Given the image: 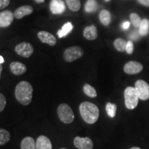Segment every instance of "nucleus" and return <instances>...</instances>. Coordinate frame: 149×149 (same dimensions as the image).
Masks as SVG:
<instances>
[{
    "label": "nucleus",
    "instance_id": "obj_1",
    "mask_svg": "<svg viewBox=\"0 0 149 149\" xmlns=\"http://www.w3.org/2000/svg\"><path fill=\"white\" fill-rule=\"evenodd\" d=\"M33 88L32 85L26 81H20L16 86L15 95L16 100L22 105L27 106L31 102L33 98Z\"/></svg>",
    "mask_w": 149,
    "mask_h": 149
},
{
    "label": "nucleus",
    "instance_id": "obj_2",
    "mask_svg": "<svg viewBox=\"0 0 149 149\" xmlns=\"http://www.w3.org/2000/svg\"><path fill=\"white\" fill-rule=\"evenodd\" d=\"M79 113L84 121L90 124L95 123L100 115L98 107L89 102H84L80 104Z\"/></svg>",
    "mask_w": 149,
    "mask_h": 149
},
{
    "label": "nucleus",
    "instance_id": "obj_3",
    "mask_svg": "<svg viewBox=\"0 0 149 149\" xmlns=\"http://www.w3.org/2000/svg\"><path fill=\"white\" fill-rule=\"evenodd\" d=\"M139 97L135 88L128 86L124 91V102L128 109H134L138 104Z\"/></svg>",
    "mask_w": 149,
    "mask_h": 149
},
{
    "label": "nucleus",
    "instance_id": "obj_4",
    "mask_svg": "<svg viewBox=\"0 0 149 149\" xmlns=\"http://www.w3.org/2000/svg\"><path fill=\"white\" fill-rule=\"evenodd\" d=\"M57 115L59 120L64 124H70L73 122L74 115L73 111L68 104H61L57 108Z\"/></svg>",
    "mask_w": 149,
    "mask_h": 149
},
{
    "label": "nucleus",
    "instance_id": "obj_5",
    "mask_svg": "<svg viewBox=\"0 0 149 149\" xmlns=\"http://www.w3.org/2000/svg\"><path fill=\"white\" fill-rule=\"evenodd\" d=\"M84 55L83 49L79 46H70L64 52L63 57L66 62H72Z\"/></svg>",
    "mask_w": 149,
    "mask_h": 149
},
{
    "label": "nucleus",
    "instance_id": "obj_6",
    "mask_svg": "<svg viewBox=\"0 0 149 149\" xmlns=\"http://www.w3.org/2000/svg\"><path fill=\"white\" fill-rule=\"evenodd\" d=\"M15 51L21 57L29 58L34 53V48L29 42H22L15 47Z\"/></svg>",
    "mask_w": 149,
    "mask_h": 149
},
{
    "label": "nucleus",
    "instance_id": "obj_7",
    "mask_svg": "<svg viewBox=\"0 0 149 149\" xmlns=\"http://www.w3.org/2000/svg\"><path fill=\"white\" fill-rule=\"evenodd\" d=\"M135 88L139 100H147L149 99V85L144 80L139 79L135 82Z\"/></svg>",
    "mask_w": 149,
    "mask_h": 149
},
{
    "label": "nucleus",
    "instance_id": "obj_8",
    "mask_svg": "<svg viewBox=\"0 0 149 149\" xmlns=\"http://www.w3.org/2000/svg\"><path fill=\"white\" fill-rule=\"evenodd\" d=\"M142 70V64L135 61H128L124 66V71L126 74H135L139 73Z\"/></svg>",
    "mask_w": 149,
    "mask_h": 149
},
{
    "label": "nucleus",
    "instance_id": "obj_9",
    "mask_svg": "<svg viewBox=\"0 0 149 149\" xmlns=\"http://www.w3.org/2000/svg\"><path fill=\"white\" fill-rule=\"evenodd\" d=\"M74 145L78 149H93V143L88 137H75L74 139Z\"/></svg>",
    "mask_w": 149,
    "mask_h": 149
},
{
    "label": "nucleus",
    "instance_id": "obj_10",
    "mask_svg": "<svg viewBox=\"0 0 149 149\" xmlns=\"http://www.w3.org/2000/svg\"><path fill=\"white\" fill-rule=\"evenodd\" d=\"M14 13L10 10H3L0 12V28L8 27L13 22Z\"/></svg>",
    "mask_w": 149,
    "mask_h": 149
},
{
    "label": "nucleus",
    "instance_id": "obj_11",
    "mask_svg": "<svg viewBox=\"0 0 149 149\" xmlns=\"http://www.w3.org/2000/svg\"><path fill=\"white\" fill-rule=\"evenodd\" d=\"M37 37H38L39 40L44 44H48L51 46H55L57 44V39L55 38V37L47 31H40L37 33Z\"/></svg>",
    "mask_w": 149,
    "mask_h": 149
},
{
    "label": "nucleus",
    "instance_id": "obj_12",
    "mask_svg": "<svg viewBox=\"0 0 149 149\" xmlns=\"http://www.w3.org/2000/svg\"><path fill=\"white\" fill-rule=\"evenodd\" d=\"M50 10L55 15L62 14L66 10V6L63 0H51L50 3Z\"/></svg>",
    "mask_w": 149,
    "mask_h": 149
},
{
    "label": "nucleus",
    "instance_id": "obj_13",
    "mask_svg": "<svg viewBox=\"0 0 149 149\" xmlns=\"http://www.w3.org/2000/svg\"><path fill=\"white\" fill-rule=\"evenodd\" d=\"M33 12V8L31 6L25 5L19 7L15 10L14 16L17 19L23 18L24 17L29 15L32 14Z\"/></svg>",
    "mask_w": 149,
    "mask_h": 149
},
{
    "label": "nucleus",
    "instance_id": "obj_14",
    "mask_svg": "<svg viewBox=\"0 0 149 149\" xmlns=\"http://www.w3.org/2000/svg\"><path fill=\"white\" fill-rule=\"evenodd\" d=\"M83 35L88 40L92 41L96 40L98 37L97 27L95 25H91L86 26L84 29Z\"/></svg>",
    "mask_w": 149,
    "mask_h": 149
},
{
    "label": "nucleus",
    "instance_id": "obj_15",
    "mask_svg": "<svg viewBox=\"0 0 149 149\" xmlns=\"http://www.w3.org/2000/svg\"><path fill=\"white\" fill-rule=\"evenodd\" d=\"M10 68L13 74L15 75H21L26 71V66L19 61H13L10 64Z\"/></svg>",
    "mask_w": 149,
    "mask_h": 149
},
{
    "label": "nucleus",
    "instance_id": "obj_16",
    "mask_svg": "<svg viewBox=\"0 0 149 149\" xmlns=\"http://www.w3.org/2000/svg\"><path fill=\"white\" fill-rule=\"evenodd\" d=\"M36 149H52L51 140L44 135H41L36 141Z\"/></svg>",
    "mask_w": 149,
    "mask_h": 149
},
{
    "label": "nucleus",
    "instance_id": "obj_17",
    "mask_svg": "<svg viewBox=\"0 0 149 149\" xmlns=\"http://www.w3.org/2000/svg\"><path fill=\"white\" fill-rule=\"evenodd\" d=\"M99 18H100V22L104 26H109L111 22V13L107 10H102L100 13Z\"/></svg>",
    "mask_w": 149,
    "mask_h": 149
},
{
    "label": "nucleus",
    "instance_id": "obj_18",
    "mask_svg": "<svg viewBox=\"0 0 149 149\" xmlns=\"http://www.w3.org/2000/svg\"><path fill=\"white\" fill-rule=\"evenodd\" d=\"M21 149H36V142L31 137H26L21 142Z\"/></svg>",
    "mask_w": 149,
    "mask_h": 149
},
{
    "label": "nucleus",
    "instance_id": "obj_19",
    "mask_svg": "<svg viewBox=\"0 0 149 149\" xmlns=\"http://www.w3.org/2000/svg\"><path fill=\"white\" fill-rule=\"evenodd\" d=\"M72 24L70 23V22H67L66 24H65L64 26H63L61 29L57 31V35L59 38H62V37H66L67 35L69 34V33L71 32L72 30Z\"/></svg>",
    "mask_w": 149,
    "mask_h": 149
},
{
    "label": "nucleus",
    "instance_id": "obj_20",
    "mask_svg": "<svg viewBox=\"0 0 149 149\" xmlns=\"http://www.w3.org/2000/svg\"><path fill=\"white\" fill-rule=\"evenodd\" d=\"M149 31V20L143 19L139 28V33L141 36H146Z\"/></svg>",
    "mask_w": 149,
    "mask_h": 149
},
{
    "label": "nucleus",
    "instance_id": "obj_21",
    "mask_svg": "<svg viewBox=\"0 0 149 149\" xmlns=\"http://www.w3.org/2000/svg\"><path fill=\"white\" fill-rule=\"evenodd\" d=\"M65 1L68 8L73 12H77L81 8L80 0H65Z\"/></svg>",
    "mask_w": 149,
    "mask_h": 149
},
{
    "label": "nucleus",
    "instance_id": "obj_22",
    "mask_svg": "<svg viewBox=\"0 0 149 149\" xmlns=\"http://www.w3.org/2000/svg\"><path fill=\"white\" fill-rule=\"evenodd\" d=\"M126 44H127V42L122 38H117L113 42V45H114L115 49L120 52H124L126 51Z\"/></svg>",
    "mask_w": 149,
    "mask_h": 149
},
{
    "label": "nucleus",
    "instance_id": "obj_23",
    "mask_svg": "<svg viewBox=\"0 0 149 149\" xmlns=\"http://www.w3.org/2000/svg\"><path fill=\"white\" fill-rule=\"evenodd\" d=\"M97 8V2L96 1V0H87L85 3L86 12L89 13L95 12Z\"/></svg>",
    "mask_w": 149,
    "mask_h": 149
},
{
    "label": "nucleus",
    "instance_id": "obj_24",
    "mask_svg": "<svg viewBox=\"0 0 149 149\" xmlns=\"http://www.w3.org/2000/svg\"><path fill=\"white\" fill-rule=\"evenodd\" d=\"M83 91L87 96L90 97H96L97 95L95 88L88 84H85L83 87Z\"/></svg>",
    "mask_w": 149,
    "mask_h": 149
},
{
    "label": "nucleus",
    "instance_id": "obj_25",
    "mask_svg": "<svg viewBox=\"0 0 149 149\" xmlns=\"http://www.w3.org/2000/svg\"><path fill=\"white\" fill-rule=\"evenodd\" d=\"M10 139V135L6 130L0 128V146L6 144Z\"/></svg>",
    "mask_w": 149,
    "mask_h": 149
},
{
    "label": "nucleus",
    "instance_id": "obj_26",
    "mask_svg": "<svg viewBox=\"0 0 149 149\" xmlns=\"http://www.w3.org/2000/svg\"><path fill=\"white\" fill-rule=\"evenodd\" d=\"M106 111H107V115L110 117L113 118L116 115L117 111V105L115 104H112L111 102H108L106 105Z\"/></svg>",
    "mask_w": 149,
    "mask_h": 149
},
{
    "label": "nucleus",
    "instance_id": "obj_27",
    "mask_svg": "<svg viewBox=\"0 0 149 149\" xmlns=\"http://www.w3.org/2000/svg\"><path fill=\"white\" fill-rule=\"evenodd\" d=\"M130 19L133 26L137 28V29H139L141 22V19L140 18V17L137 13H133L130 15Z\"/></svg>",
    "mask_w": 149,
    "mask_h": 149
},
{
    "label": "nucleus",
    "instance_id": "obj_28",
    "mask_svg": "<svg viewBox=\"0 0 149 149\" xmlns=\"http://www.w3.org/2000/svg\"><path fill=\"white\" fill-rule=\"evenodd\" d=\"M134 50V46L133 43L131 40H129L127 42V44H126V51L128 55H130L133 53Z\"/></svg>",
    "mask_w": 149,
    "mask_h": 149
},
{
    "label": "nucleus",
    "instance_id": "obj_29",
    "mask_svg": "<svg viewBox=\"0 0 149 149\" xmlns=\"http://www.w3.org/2000/svg\"><path fill=\"white\" fill-rule=\"evenodd\" d=\"M6 105V100L3 94L0 93V112L3 111Z\"/></svg>",
    "mask_w": 149,
    "mask_h": 149
},
{
    "label": "nucleus",
    "instance_id": "obj_30",
    "mask_svg": "<svg viewBox=\"0 0 149 149\" xmlns=\"http://www.w3.org/2000/svg\"><path fill=\"white\" fill-rule=\"evenodd\" d=\"M10 2V0H0V10L6 8Z\"/></svg>",
    "mask_w": 149,
    "mask_h": 149
},
{
    "label": "nucleus",
    "instance_id": "obj_31",
    "mask_svg": "<svg viewBox=\"0 0 149 149\" xmlns=\"http://www.w3.org/2000/svg\"><path fill=\"white\" fill-rule=\"evenodd\" d=\"M139 35H140V34H139V31H137V30H135V31H133V32L130 33V38L132 39V40H137V39H138L139 37Z\"/></svg>",
    "mask_w": 149,
    "mask_h": 149
},
{
    "label": "nucleus",
    "instance_id": "obj_32",
    "mask_svg": "<svg viewBox=\"0 0 149 149\" xmlns=\"http://www.w3.org/2000/svg\"><path fill=\"white\" fill-rule=\"evenodd\" d=\"M122 29H124V30L128 29V28H129V26H130V22H128V21L124 22V23L122 24Z\"/></svg>",
    "mask_w": 149,
    "mask_h": 149
},
{
    "label": "nucleus",
    "instance_id": "obj_33",
    "mask_svg": "<svg viewBox=\"0 0 149 149\" xmlns=\"http://www.w3.org/2000/svg\"><path fill=\"white\" fill-rule=\"evenodd\" d=\"M137 1H138L139 3H140L141 4L149 7V1H148V0H137Z\"/></svg>",
    "mask_w": 149,
    "mask_h": 149
},
{
    "label": "nucleus",
    "instance_id": "obj_34",
    "mask_svg": "<svg viewBox=\"0 0 149 149\" xmlns=\"http://www.w3.org/2000/svg\"><path fill=\"white\" fill-rule=\"evenodd\" d=\"M37 3H42L45 1V0H34Z\"/></svg>",
    "mask_w": 149,
    "mask_h": 149
},
{
    "label": "nucleus",
    "instance_id": "obj_35",
    "mask_svg": "<svg viewBox=\"0 0 149 149\" xmlns=\"http://www.w3.org/2000/svg\"><path fill=\"white\" fill-rule=\"evenodd\" d=\"M4 62V59H3V57L2 56L0 55V64H3V63Z\"/></svg>",
    "mask_w": 149,
    "mask_h": 149
},
{
    "label": "nucleus",
    "instance_id": "obj_36",
    "mask_svg": "<svg viewBox=\"0 0 149 149\" xmlns=\"http://www.w3.org/2000/svg\"><path fill=\"white\" fill-rule=\"evenodd\" d=\"M3 70V66L2 65L0 64V78H1V72H2Z\"/></svg>",
    "mask_w": 149,
    "mask_h": 149
},
{
    "label": "nucleus",
    "instance_id": "obj_37",
    "mask_svg": "<svg viewBox=\"0 0 149 149\" xmlns=\"http://www.w3.org/2000/svg\"><path fill=\"white\" fill-rule=\"evenodd\" d=\"M130 149H140L139 148V147H133V148H131Z\"/></svg>",
    "mask_w": 149,
    "mask_h": 149
},
{
    "label": "nucleus",
    "instance_id": "obj_38",
    "mask_svg": "<svg viewBox=\"0 0 149 149\" xmlns=\"http://www.w3.org/2000/svg\"><path fill=\"white\" fill-rule=\"evenodd\" d=\"M61 149H66V148H61Z\"/></svg>",
    "mask_w": 149,
    "mask_h": 149
},
{
    "label": "nucleus",
    "instance_id": "obj_39",
    "mask_svg": "<svg viewBox=\"0 0 149 149\" xmlns=\"http://www.w3.org/2000/svg\"><path fill=\"white\" fill-rule=\"evenodd\" d=\"M107 1H109V0H107Z\"/></svg>",
    "mask_w": 149,
    "mask_h": 149
},
{
    "label": "nucleus",
    "instance_id": "obj_40",
    "mask_svg": "<svg viewBox=\"0 0 149 149\" xmlns=\"http://www.w3.org/2000/svg\"><path fill=\"white\" fill-rule=\"evenodd\" d=\"M148 1H149V0H148Z\"/></svg>",
    "mask_w": 149,
    "mask_h": 149
}]
</instances>
